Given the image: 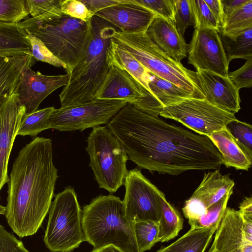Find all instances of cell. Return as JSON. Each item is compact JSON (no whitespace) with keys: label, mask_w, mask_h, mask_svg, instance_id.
<instances>
[{"label":"cell","mask_w":252,"mask_h":252,"mask_svg":"<svg viewBox=\"0 0 252 252\" xmlns=\"http://www.w3.org/2000/svg\"><path fill=\"white\" fill-rule=\"evenodd\" d=\"M159 115L176 121L197 134L208 136L225 128L236 119L204 99L188 98L163 108Z\"/></svg>","instance_id":"obj_9"},{"label":"cell","mask_w":252,"mask_h":252,"mask_svg":"<svg viewBox=\"0 0 252 252\" xmlns=\"http://www.w3.org/2000/svg\"><path fill=\"white\" fill-rule=\"evenodd\" d=\"M252 28V0L249 1L225 18L219 32L234 37Z\"/></svg>","instance_id":"obj_28"},{"label":"cell","mask_w":252,"mask_h":252,"mask_svg":"<svg viewBox=\"0 0 252 252\" xmlns=\"http://www.w3.org/2000/svg\"><path fill=\"white\" fill-rule=\"evenodd\" d=\"M243 222H252V198L246 197L239 206L238 211Z\"/></svg>","instance_id":"obj_45"},{"label":"cell","mask_w":252,"mask_h":252,"mask_svg":"<svg viewBox=\"0 0 252 252\" xmlns=\"http://www.w3.org/2000/svg\"><path fill=\"white\" fill-rule=\"evenodd\" d=\"M0 252H29L22 241L0 224Z\"/></svg>","instance_id":"obj_42"},{"label":"cell","mask_w":252,"mask_h":252,"mask_svg":"<svg viewBox=\"0 0 252 252\" xmlns=\"http://www.w3.org/2000/svg\"><path fill=\"white\" fill-rule=\"evenodd\" d=\"M24 30L26 32V38L31 45V55L35 61L62 68L66 71V65L56 58L41 40L34 36L28 30Z\"/></svg>","instance_id":"obj_35"},{"label":"cell","mask_w":252,"mask_h":252,"mask_svg":"<svg viewBox=\"0 0 252 252\" xmlns=\"http://www.w3.org/2000/svg\"><path fill=\"white\" fill-rule=\"evenodd\" d=\"M91 252H124L113 245H108L97 249H94Z\"/></svg>","instance_id":"obj_47"},{"label":"cell","mask_w":252,"mask_h":252,"mask_svg":"<svg viewBox=\"0 0 252 252\" xmlns=\"http://www.w3.org/2000/svg\"><path fill=\"white\" fill-rule=\"evenodd\" d=\"M216 19L220 29L223 22V13L220 0H204Z\"/></svg>","instance_id":"obj_44"},{"label":"cell","mask_w":252,"mask_h":252,"mask_svg":"<svg viewBox=\"0 0 252 252\" xmlns=\"http://www.w3.org/2000/svg\"><path fill=\"white\" fill-rule=\"evenodd\" d=\"M43 238L52 252H71L85 241L82 213L73 188L66 187L56 195L49 209Z\"/></svg>","instance_id":"obj_8"},{"label":"cell","mask_w":252,"mask_h":252,"mask_svg":"<svg viewBox=\"0 0 252 252\" xmlns=\"http://www.w3.org/2000/svg\"><path fill=\"white\" fill-rule=\"evenodd\" d=\"M226 127L242 148L252 157V126L237 119L228 123Z\"/></svg>","instance_id":"obj_38"},{"label":"cell","mask_w":252,"mask_h":252,"mask_svg":"<svg viewBox=\"0 0 252 252\" xmlns=\"http://www.w3.org/2000/svg\"><path fill=\"white\" fill-rule=\"evenodd\" d=\"M106 60L109 66H114L126 71L150 93L148 70L130 54L120 48L112 38L107 50Z\"/></svg>","instance_id":"obj_23"},{"label":"cell","mask_w":252,"mask_h":252,"mask_svg":"<svg viewBox=\"0 0 252 252\" xmlns=\"http://www.w3.org/2000/svg\"><path fill=\"white\" fill-rule=\"evenodd\" d=\"M126 192L123 201L126 215L132 222H158L161 213L160 190L137 169L128 171L124 183Z\"/></svg>","instance_id":"obj_11"},{"label":"cell","mask_w":252,"mask_h":252,"mask_svg":"<svg viewBox=\"0 0 252 252\" xmlns=\"http://www.w3.org/2000/svg\"><path fill=\"white\" fill-rule=\"evenodd\" d=\"M208 252H219L215 249H212V248H210Z\"/></svg>","instance_id":"obj_50"},{"label":"cell","mask_w":252,"mask_h":252,"mask_svg":"<svg viewBox=\"0 0 252 252\" xmlns=\"http://www.w3.org/2000/svg\"><path fill=\"white\" fill-rule=\"evenodd\" d=\"M127 104L121 100L95 99L87 104L55 108L49 118V129L83 130L107 124Z\"/></svg>","instance_id":"obj_10"},{"label":"cell","mask_w":252,"mask_h":252,"mask_svg":"<svg viewBox=\"0 0 252 252\" xmlns=\"http://www.w3.org/2000/svg\"><path fill=\"white\" fill-rule=\"evenodd\" d=\"M145 90L126 71L110 66L95 99L124 100L134 106L145 96Z\"/></svg>","instance_id":"obj_19"},{"label":"cell","mask_w":252,"mask_h":252,"mask_svg":"<svg viewBox=\"0 0 252 252\" xmlns=\"http://www.w3.org/2000/svg\"><path fill=\"white\" fill-rule=\"evenodd\" d=\"M28 11L32 17L26 19L36 22L63 16L60 0H26Z\"/></svg>","instance_id":"obj_31"},{"label":"cell","mask_w":252,"mask_h":252,"mask_svg":"<svg viewBox=\"0 0 252 252\" xmlns=\"http://www.w3.org/2000/svg\"><path fill=\"white\" fill-rule=\"evenodd\" d=\"M146 33L159 49L173 60L181 62L187 57L189 44L177 31L174 21L156 16Z\"/></svg>","instance_id":"obj_20"},{"label":"cell","mask_w":252,"mask_h":252,"mask_svg":"<svg viewBox=\"0 0 252 252\" xmlns=\"http://www.w3.org/2000/svg\"><path fill=\"white\" fill-rule=\"evenodd\" d=\"M60 7L63 15L84 22L94 16L80 0H60Z\"/></svg>","instance_id":"obj_40"},{"label":"cell","mask_w":252,"mask_h":252,"mask_svg":"<svg viewBox=\"0 0 252 252\" xmlns=\"http://www.w3.org/2000/svg\"><path fill=\"white\" fill-rule=\"evenodd\" d=\"M134 232L139 252L149 250L158 242V222L152 220L134 222Z\"/></svg>","instance_id":"obj_32"},{"label":"cell","mask_w":252,"mask_h":252,"mask_svg":"<svg viewBox=\"0 0 252 252\" xmlns=\"http://www.w3.org/2000/svg\"><path fill=\"white\" fill-rule=\"evenodd\" d=\"M30 62L23 68L14 93L18 103L25 108L26 114L37 110L42 101L56 89L67 85L70 74L45 75L35 72Z\"/></svg>","instance_id":"obj_13"},{"label":"cell","mask_w":252,"mask_h":252,"mask_svg":"<svg viewBox=\"0 0 252 252\" xmlns=\"http://www.w3.org/2000/svg\"><path fill=\"white\" fill-rule=\"evenodd\" d=\"M219 225L191 228L177 240L157 252H205Z\"/></svg>","instance_id":"obj_25"},{"label":"cell","mask_w":252,"mask_h":252,"mask_svg":"<svg viewBox=\"0 0 252 252\" xmlns=\"http://www.w3.org/2000/svg\"><path fill=\"white\" fill-rule=\"evenodd\" d=\"M215 233L210 248L219 252H243L245 245L249 242L245 238L239 212L230 208H226Z\"/></svg>","instance_id":"obj_21"},{"label":"cell","mask_w":252,"mask_h":252,"mask_svg":"<svg viewBox=\"0 0 252 252\" xmlns=\"http://www.w3.org/2000/svg\"><path fill=\"white\" fill-rule=\"evenodd\" d=\"M233 190L225 195L220 200L207 208V213L189 224L191 228H202L219 225L224 211L227 208L228 200Z\"/></svg>","instance_id":"obj_33"},{"label":"cell","mask_w":252,"mask_h":252,"mask_svg":"<svg viewBox=\"0 0 252 252\" xmlns=\"http://www.w3.org/2000/svg\"><path fill=\"white\" fill-rule=\"evenodd\" d=\"M197 77L204 99L212 105L234 114L240 109L239 90L225 77L212 72L196 70Z\"/></svg>","instance_id":"obj_16"},{"label":"cell","mask_w":252,"mask_h":252,"mask_svg":"<svg viewBox=\"0 0 252 252\" xmlns=\"http://www.w3.org/2000/svg\"><path fill=\"white\" fill-rule=\"evenodd\" d=\"M208 137L220 153L223 164L226 167L245 170L251 167L252 157L242 148L226 127Z\"/></svg>","instance_id":"obj_22"},{"label":"cell","mask_w":252,"mask_h":252,"mask_svg":"<svg viewBox=\"0 0 252 252\" xmlns=\"http://www.w3.org/2000/svg\"><path fill=\"white\" fill-rule=\"evenodd\" d=\"M174 21L178 32L184 37L187 29L194 26L190 0H173Z\"/></svg>","instance_id":"obj_37"},{"label":"cell","mask_w":252,"mask_h":252,"mask_svg":"<svg viewBox=\"0 0 252 252\" xmlns=\"http://www.w3.org/2000/svg\"><path fill=\"white\" fill-rule=\"evenodd\" d=\"M219 33L229 63L235 59L247 60L252 57V28L234 37Z\"/></svg>","instance_id":"obj_29"},{"label":"cell","mask_w":252,"mask_h":252,"mask_svg":"<svg viewBox=\"0 0 252 252\" xmlns=\"http://www.w3.org/2000/svg\"><path fill=\"white\" fill-rule=\"evenodd\" d=\"M243 252H252V243L248 242L245 245Z\"/></svg>","instance_id":"obj_48"},{"label":"cell","mask_w":252,"mask_h":252,"mask_svg":"<svg viewBox=\"0 0 252 252\" xmlns=\"http://www.w3.org/2000/svg\"><path fill=\"white\" fill-rule=\"evenodd\" d=\"M124 145L128 158L150 171L177 175L217 169L222 156L206 135L170 125L127 103L106 124Z\"/></svg>","instance_id":"obj_1"},{"label":"cell","mask_w":252,"mask_h":252,"mask_svg":"<svg viewBox=\"0 0 252 252\" xmlns=\"http://www.w3.org/2000/svg\"><path fill=\"white\" fill-rule=\"evenodd\" d=\"M94 14L103 9L115 5L126 3L128 0H80Z\"/></svg>","instance_id":"obj_43"},{"label":"cell","mask_w":252,"mask_h":252,"mask_svg":"<svg viewBox=\"0 0 252 252\" xmlns=\"http://www.w3.org/2000/svg\"><path fill=\"white\" fill-rule=\"evenodd\" d=\"M5 212V207L0 204V215H4Z\"/></svg>","instance_id":"obj_49"},{"label":"cell","mask_w":252,"mask_h":252,"mask_svg":"<svg viewBox=\"0 0 252 252\" xmlns=\"http://www.w3.org/2000/svg\"><path fill=\"white\" fill-rule=\"evenodd\" d=\"M234 181L219 170L204 174L199 186L185 202L182 209L185 217L190 224L207 212V208L233 190Z\"/></svg>","instance_id":"obj_14"},{"label":"cell","mask_w":252,"mask_h":252,"mask_svg":"<svg viewBox=\"0 0 252 252\" xmlns=\"http://www.w3.org/2000/svg\"><path fill=\"white\" fill-rule=\"evenodd\" d=\"M188 63L201 69L228 77L229 63L219 31L195 29L188 49Z\"/></svg>","instance_id":"obj_12"},{"label":"cell","mask_w":252,"mask_h":252,"mask_svg":"<svg viewBox=\"0 0 252 252\" xmlns=\"http://www.w3.org/2000/svg\"><path fill=\"white\" fill-rule=\"evenodd\" d=\"M85 241L97 249L113 245L124 252H139L134 222L126 217L123 201L113 195H99L82 213Z\"/></svg>","instance_id":"obj_4"},{"label":"cell","mask_w":252,"mask_h":252,"mask_svg":"<svg viewBox=\"0 0 252 252\" xmlns=\"http://www.w3.org/2000/svg\"><path fill=\"white\" fill-rule=\"evenodd\" d=\"M131 0L133 3L150 10L157 16L174 21L173 0Z\"/></svg>","instance_id":"obj_39"},{"label":"cell","mask_w":252,"mask_h":252,"mask_svg":"<svg viewBox=\"0 0 252 252\" xmlns=\"http://www.w3.org/2000/svg\"><path fill=\"white\" fill-rule=\"evenodd\" d=\"M94 16L112 24L122 32H146L156 15L150 10L128 0L126 3L112 6Z\"/></svg>","instance_id":"obj_18"},{"label":"cell","mask_w":252,"mask_h":252,"mask_svg":"<svg viewBox=\"0 0 252 252\" xmlns=\"http://www.w3.org/2000/svg\"><path fill=\"white\" fill-rule=\"evenodd\" d=\"M32 62V55L0 57V96L14 92L22 70Z\"/></svg>","instance_id":"obj_26"},{"label":"cell","mask_w":252,"mask_h":252,"mask_svg":"<svg viewBox=\"0 0 252 252\" xmlns=\"http://www.w3.org/2000/svg\"><path fill=\"white\" fill-rule=\"evenodd\" d=\"M150 93H145V96L133 106L145 113L158 116L161 109L193 98L182 88L171 82L161 78L148 71Z\"/></svg>","instance_id":"obj_17"},{"label":"cell","mask_w":252,"mask_h":252,"mask_svg":"<svg viewBox=\"0 0 252 252\" xmlns=\"http://www.w3.org/2000/svg\"><path fill=\"white\" fill-rule=\"evenodd\" d=\"M223 13V20L233 12L246 3L249 0H220Z\"/></svg>","instance_id":"obj_46"},{"label":"cell","mask_w":252,"mask_h":252,"mask_svg":"<svg viewBox=\"0 0 252 252\" xmlns=\"http://www.w3.org/2000/svg\"><path fill=\"white\" fill-rule=\"evenodd\" d=\"M92 19L88 22L63 15L45 21L18 23L41 40L66 67L70 74L81 58L92 33Z\"/></svg>","instance_id":"obj_6"},{"label":"cell","mask_w":252,"mask_h":252,"mask_svg":"<svg viewBox=\"0 0 252 252\" xmlns=\"http://www.w3.org/2000/svg\"><path fill=\"white\" fill-rule=\"evenodd\" d=\"M161 213L158 221V242H167L177 236L183 227V219L178 211L166 200L159 191Z\"/></svg>","instance_id":"obj_27"},{"label":"cell","mask_w":252,"mask_h":252,"mask_svg":"<svg viewBox=\"0 0 252 252\" xmlns=\"http://www.w3.org/2000/svg\"><path fill=\"white\" fill-rule=\"evenodd\" d=\"M91 36L79 62L69 74L68 83L59 95L61 108L92 102L109 70L108 47L115 30L94 16Z\"/></svg>","instance_id":"obj_3"},{"label":"cell","mask_w":252,"mask_h":252,"mask_svg":"<svg viewBox=\"0 0 252 252\" xmlns=\"http://www.w3.org/2000/svg\"><path fill=\"white\" fill-rule=\"evenodd\" d=\"M29 14L26 0H0V22L17 24Z\"/></svg>","instance_id":"obj_34"},{"label":"cell","mask_w":252,"mask_h":252,"mask_svg":"<svg viewBox=\"0 0 252 252\" xmlns=\"http://www.w3.org/2000/svg\"><path fill=\"white\" fill-rule=\"evenodd\" d=\"M87 143L89 166L99 188L116 192L124 185L128 173V158L124 145L109 128L100 126L93 128Z\"/></svg>","instance_id":"obj_7"},{"label":"cell","mask_w":252,"mask_h":252,"mask_svg":"<svg viewBox=\"0 0 252 252\" xmlns=\"http://www.w3.org/2000/svg\"><path fill=\"white\" fill-rule=\"evenodd\" d=\"M228 78L238 90L252 86V57L237 70L228 73Z\"/></svg>","instance_id":"obj_41"},{"label":"cell","mask_w":252,"mask_h":252,"mask_svg":"<svg viewBox=\"0 0 252 252\" xmlns=\"http://www.w3.org/2000/svg\"><path fill=\"white\" fill-rule=\"evenodd\" d=\"M113 40L149 71L183 89L194 98L204 99L196 72L190 70L163 53L146 32H122L115 29Z\"/></svg>","instance_id":"obj_5"},{"label":"cell","mask_w":252,"mask_h":252,"mask_svg":"<svg viewBox=\"0 0 252 252\" xmlns=\"http://www.w3.org/2000/svg\"><path fill=\"white\" fill-rule=\"evenodd\" d=\"M58 170L50 138L36 137L19 152L8 182L5 216L22 238L35 234L49 211Z\"/></svg>","instance_id":"obj_2"},{"label":"cell","mask_w":252,"mask_h":252,"mask_svg":"<svg viewBox=\"0 0 252 252\" xmlns=\"http://www.w3.org/2000/svg\"><path fill=\"white\" fill-rule=\"evenodd\" d=\"M25 114V107L19 104L14 92L11 95L0 96V191L9 181V157Z\"/></svg>","instance_id":"obj_15"},{"label":"cell","mask_w":252,"mask_h":252,"mask_svg":"<svg viewBox=\"0 0 252 252\" xmlns=\"http://www.w3.org/2000/svg\"><path fill=\"white\" fill-rule=\"evenodd\" d=\"M194 19V29H212L220 31V26L204 0H190Z\"/></svg>","instance_id":"obj_36"},{"label":"cell","mask_w":252,"mask_h":252,"mask_svg":"<svg viewBox=\"0 0 252 252\" xmlns=\"http://www.w3.org/2000/svg\"><path fill=\"white\" fill-rule=\"evenodd\" d=\"M54 109V107H49L25 114L21 121L17 135L35 136L49 129V118Z\"/></svg>","instance_id":"obj_30"},{"label":"cell","mask_w":252,"mask_h":252,"mask_svg":"<svg viewBox=\"0 0 252 252\" xmlns=\"http://www.w3.org/2000/svg\"><path fill=\"white\" fill-rule=\"evenodd\" d=\"M31 55L26 32L18 24L0 22V57Z\"/></svg>","instance_id":"obj_24"}]
</instances>
